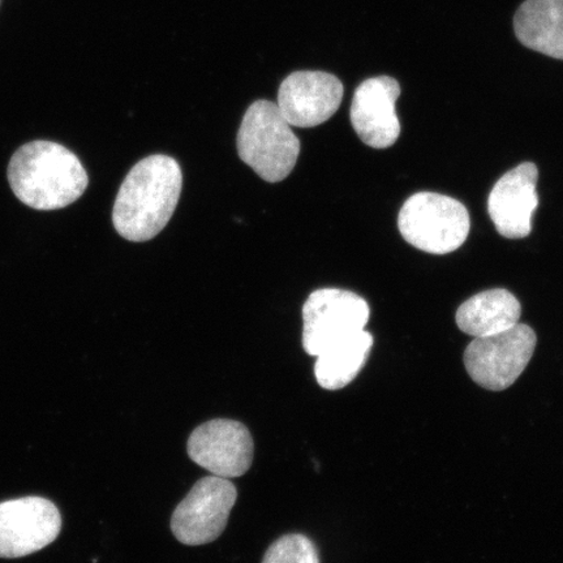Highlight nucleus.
<instances>
[{
	"mask_svg": "<svg viewBox=\"0 0 563 563\" xmlns=\"http://www.w3.org/2000/svg\"><path fill=\"white\" fill-rule=\"evenodd\" d=\"M236 498L238 490L230 478H201L176 506L172 518L174 537L189 547L213 543L227 528Z\"/></svg>",
	"mask_w": 563,
	"mask_h": 563,
	"instance_id": "obj_7",
	"label": "nucleus"
},
{
	"mask_svg": "<svg viewBox=\"0 0 563 563\" xmlns=\"http://www.w3.org/2000/svg\"><path fill=\"white\" fill-rule=\"evenodd\" d=\"M368 302L355 292L321 288L309 295L302 307V347L308 355L322 351L365 330L369 321Z\"/></svg>",
	"mask_w": 563,
	"mask_h": 563,
	"instance_id": "obj_6",
	"label": "nucleus"
},
{
	"mask_svg": "<svg viewBox=\"0 0 563 563\" xmlns=\"http://www.w3.org/2000/svg\"><path fill=\"white\" fill-rule=\"evenodd\" d=\"M62 517L42 497H24L0 504V559H20L51 545L59 537Z\"/></svg>",
	"mask_w": 563,
	"mask_h": 563,
	"instance_id": "obj_8",
	"label": "nucleus"
},
{
	"mask_svg": "<svg viewBox=\"0 0 563 563\" xmlns=\"http://www.w3.org/2000/svg\"><path fill=\"white\" fill-rule=\"evenodd\" d=\"M538 179L537 165L525 162L493 187L488 211L499 235L523 239L531 234L532 217L539 207Z\"/></svg>",
	"mask_w": 563,
	"mask_h": 563,
	"instance_id": "obj_12",
	"label": "nucleus"
},
{
	"mask_svg": "<svg viewBox=\"0 0 563 563\" xmlns=\"http://www.w3.org/2000/svg\"><path fill=\"white\" fill-rule=\"evenodd\" d=\"M189 457L213 476L235 478L252 466L253 439L242 422L216 419L197 427L188 439Z\"/></svg>",
	"mask_w": 563,
	"mask_h": 563,
	"instance_id": "obj_9",
	"label": "nucleus"
},
{
	"mask_svg": "<svg viewBox=\"0 0 563 563\" xmlns=\"http://www.w3.org/2000/svg\"><path fill=\"white\" fill-rule=\"evenodd\" d=\"M9 181L26 207L56 210L79 200L89 179L80 159L67 147L52 141H32L13 154Z\"/></svg>",
	"mask_w": 563,
	"mask_h": 563,
	"instance_id": "obj_2",
	"label": "nucleus"
},
{
	"mask_svg": "<svg viewBox=\"0 0 563 563\" xmlns=\"http://www.w3.org/2000/svg\"><path fill=\"white\" fill-rule=\"evenodd\" d=\"M343 84L321 70H298L282 81L278 109L288 124L312 129L332 118L343 100Z\"/></svg>",
	"mask_w": 563,
	"mask_h": 563,
	"instance_id": "obj_10",
	"label": "nucleus"
},
{
	"mask_svg": "<svg viewBox=\"0 0 563 563\" xmlns=\"http://www.w3.org/2000/svg\"><path fill=\"white\" fill-rule=\"evenodd\" d=\"M239 157L260 178L278 183L285 180L297 165L300 141L292 132L277 103L253 102L246 110L238 132Z\"/></svg>",
	"mask_w": 563,
	"mask_h": 563,
	"instance_id": "obj_3",
	"label": "nucleus"
},
{
	"mask_svg": "<svg viewBox=\"0 0 563 563\" xmlns=\"http://www.w3.org/2000/svg\"><path fill=\"white\" fill-rule=\"evenodd\" d=\"M372 347V334L362 330L322 351L316 356L317 383L325 390L343 389L361 373L368 361Z\"/></svg>",
	"mask_w": 563,
	"mask_h": 563,
	"instance_id": "obj_15",
	"label": "nucleus"
},
{
	"mask_svg": "<svg viewBox=\"0 0 563 563\" xmlns=\"http://www.w3.org/2000/svg\"><path fill=\"white\" fill-rule=\"evenodd\" d=\"M183 187L178 162L157 156L141 159L125 176L119 189L112 223L130 242H147L170 222Z\"/></svg>",
	"mask_w": 563,
	"mask_h": 563,
	"instance_id": "obj_1",
	"label": "nucleus"
},
{
	"mask_svg": "<svg viewBox=\"0 0 563 563\" xmlns=\"http://www.w3.org/2000/svg\"><path fill=\"white\" fill-rule=\"evenodd\" d=\"M398 228L415 249L431 255H448L467 241L471 221L467 208L452 197L419 192L400 209Z\"/></svg>",
	"mask_w": 563,
	"mask_h": 563,
	"instance_id": "obj_4",
	"label": "nucleus"
},
{
	"mask_svg": "<svg viewBox=\"0 0 563 563\" xmlns=\"http://www.w3.org/2000/svg\"><path fill=\"white\" fill-rule=\"evenodd\" d=\"M399 96V82L390 76L372 77L357 87L350 117L365 145L386 150L397 143L400 135L396 110Z\"/></svg>",
	"mask_w": 563,
	"mask_h": 563,
	"instance_id": "obj_11",
	"label": "nucleus"
},
{
	"mask_svg": "<svg viewBox=\"0 0 563 563\" xmlns=\"http://www.w3.org/2000/svg\"><path fill=\"white\" fill-rule=\"evenodd\" d=\"M538 336L526 323L506 332L475 338L464 351V367L484 389H509L531 362Z\"/></svg>",
	"mask_w": 563,
	"mask_h": 563,
	"instance_id": "obj_5",
	"label": "nucleus"
},
{
	"mask_svg": "<svg viewBox=\"0 0 563 563\" xmlns=\"http://www.w3.org/2000/svg\"><path fill=\"white\" fill-rule=\"evenodd\" d=\"M522 306L514 295L495 288L464 301L456 312V325L475 338L506 332L519 323Z\"/></svg>",
	"mask_w": 563,
	"mask_h": 563,
	"instance_id": "obj_14",
	"label": "nucleus"
},
{
	"mask_svg": "<svg viewBox=\"0 0 563 563\" xmlns=\"http://www.w3.org/2000/svg\"><path fill=\"white\" fill-rule=\"evenodd\" d=\"M263 563H320L312 540L305 534H285L267 549Z\"/></svg>",
	"mask_w": 563,
	"mask_h": 563,
	"instance_id": "obj_16",
	"label": "nucleus"
},
{
	"mask_svg": "<svg viewBox=\"0 0 563 563\" xmlns=\"http://www.w3.org/2000/svg\"><path fill=\"white\" fill-rule=\"evenodd\" d=\"M514 30L523 46L563 60V0H526Z\"/></svg>",
	"mask_w": 563,
	"mask_h": 563,
	"instance_id": "obj_13",
	"label": "nucleus"
}]
</instances>
